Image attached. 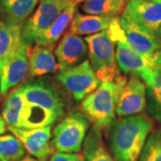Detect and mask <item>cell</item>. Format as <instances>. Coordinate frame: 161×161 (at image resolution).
I'll return each instance as SVG.
<instances>
[{"instance_id":"cell-1","label":"cell","mask_w":161,"mask_h":161,"mask_svg":"<svg viewBox=\"0 0 161 161\" xmlns=\"http://www.w3.org/2000/svg\"><path fill=\"white\" fill-rule=\"evenodd\" d=\"M154 123L146 115L124 116L109 127V145L115 161H138Z\"/></svg>"},{"instance_id":"cell-2","label":"cell","mask_w":161,"mask_h":161,"mask_svg":"<svg viewBox=\"0 0 161 161\" xmlns=\"http://www.w3.org/2000/svg\"><path fill=\"white\" fill-rule=\"evenodd\" d=\"M126 78L115 81H100L98 87L81 103L83 115L100 130L109 128L115 118V108Z\"/></svg>"},{"instance_id":"cell-3","label":"cell","mask_w":161,"mask_h":161,"mask_svg":"<svg viewBox=\"0 0 161 161\" xmlns=\"http://www.w3.org/2000/svg\"><path fill=\"white\" fill-rule=\"evenodd\" d=\"M88 47L89 61L100 81H115L122 79L115 59V43L107 31L84 38Z\"/></svg>"},{"instance_id":"cell-4","label":"cell","mask_w":161,"mask_h":161,"mask_svg":"<svg viewBox=\"0 0 161 161\" xmlns=\"http://www.w3.org/2000/svg\"><path fill=\"white\" fill-rule=\"evenodd\" d=\"M90 128V120L79 112H71L54 128L51 144L57 152L78 153Z\"/></svg>"},{"instance_id":"cell-5","label":"cell","mask_w":161,"mask_h":161,"mask_svg":"<svg viewBox=\"0 0 161 161\" xmlns=\"http://www.w3.org/2000/svg\"><path fill=\"white\" fill-rule=\"evenodd\" d=\"M31 44L24 40L8 56L0 61V92L6 94L29 75V55Z\"/></svg>"},{"instance_id":"cell-6","label":"cell","mask_w":161,"mask_h":161,"mask_svg":"<svg viewBox=\"0 0 161 161\" xmlns=\"http://www.w3.org/2000/svg\"><path fill=\"white\" fill-rule=\"evenodd\" d=\"M119 21L128 45L139 54L151 58L156 66H161V39L158 35L142 28L124 14Z\"/></svg>"},{"instance_id":"cell-7","label":"cell","mask_w":161,"mask_h":161,"mask_svg":"<svg viewBox=\"0 0 161 161\" xmlns=\"http://www.w3.org/2000/svg\"><path fill=\"white\" fill-rule=\"evenodd\" d=\"M57 79L76 101L84 99L100 84L89 60H84L69 69L60 71Z\"/></svg>"},{"instance_id":"cell-8","label":"cell","mask_w":161,"mask_h":161,"mask_svg":"<svg viewBox=\"0 0 161 161\" xmlns=\"http://www.w3.org/2000/svg\"><path fill=\"white\" fill-rule=\"evenodd\" d=\"M70 5L71 3L65 0H40L37 9L22 25L23 39L33 44L38 36L47 29Z\"/></svg>"},{"instance_id":"cell-9","label":"cell","mask_w":161,"mask_h":161,"mask_svg":"<svg viewBox=\"0 0 161 161\" xmlns=\"http://www.w3.org/2000/svg\"><path fill=\"white\" fill-rule=\"evenodd\" d=\"M24 103L42 107L53 112L60 118L64 113V103L61 95L53 87L41 80L24 83L18 88Z\"/></svg>"},{"instance_id":"cell-10","label":"cell","mask_w":161,"mask_h":161,"mask_svg":"<svg viewBox=\"0 0 161 161\" xmlns=\"http://www.w3.org/2000/svg\"><path fill=\"white\" fill-rule=\"evenodd\" d=\"M147 107V89L138 75H132L121 90L115 114L120 116L138 115Z\"/></svg>"},{"instance_id":"cell-11","label":"cell","mask_w":161,"mask_h":161,"mask_svg":"<svg viewBox=\"0 0 161 161\" xmlns=\"http://www.w3.org/2000/svg\"><path fill=\"white\" fill-rule=\"evenodd\" d=\"M51 128L52 126L35 129L8 127V130L21 141L30 155L40 159H47L54 152Z\"/></svg>"},{"instance_id":"cell-12","label":"cell","mask_w":161,"mask_h":161,"mask_svg":"<svg viewBox=\"0 0 161 161\" xmlns=\"http://www.w3.org/2000/svg\"><path fill=\"white\" fill-rule=\"evenodd\" d=\"M122 14L142 28L157 33L161 26V3L150 0H128Z\"/></svg>"},{"instance_id":"cell-13","label":"cell","mask_w":161,"mask_h":161,"mask_svg":"<svg viewBox=\"0 0 161 161\" xmlns=\"http://www.w3.org/2000/svg\"><path fill=\"white\" fill-rule=\"evenodd\" d=\"M87 53L88 47L84 39L79 35L66 31L55 51L58 70L64 71L78 65L84 61Z\"/></svg>"},{"instance_id":"cell-14","label":"cell","mask_w":161,"mask_h":161,"mask_svg":"<svg viewBox=\"0 0 161 161\" xmlns=\"http://www.w3.org/2000/svg\"><path fill=\"white\" fill-rule=\"evenodd\" d=\"M115 59L119 69L123 73L138 76L151 66H156L151 58L144 57L133 50L126 40L116 42Z\"/></svg>"},{"instance_id":"cell-15","label":"cell","mask_w":161,"mask_h":161,"mask_svg":"<svg viewBox=\"0 0 161 161\" xmlns=\"http://www.w3.org/2000/svg\"><path fill=\"white\" fill-rule=\"evenodd\" d=\"M40 0H1L0 21L10 25H22L32 14Z\"/></svg>"},{"instance_id":"cell-16","label":"cell","mask_w":161,"mask_h":161,"mask_svg":"<svg viewBox=\"0 0 161 161\" xmlns=\"http://www.w3.org/2000/svg\"><path fill=\"white\" fill-rule=\"evenodd\" d=\"M76 14V5L71 4L64 10L51 25L40 33L35 40L34 44L38 46L53 47L63 36L70 26Z\"/></svg>"},{"instance_id":"cell-17","label":"cell","mask_w":161,"mask_h":161,"mask_svg":"<svg viewBox=\"0 0 161 161\" xmlns=\"http://www.w3.org/2000/svg\"><path fill=\"white\" fill-rule=\"evenodd\" d=\"M139 76L146 85L150 115L161 123V66H151Z\"/></svg>"},{"instance_id":"cell-18","label":"cell","mask_w":161,"mask_h":161,"mask_svg":"<svg viewBox=\"0 0 161 161\" xmlns=\"http://www.w3.org/2000/svg\"><path fill=\"white\" fill-rule=\"evenodd\" d=\"M52 48L38 45L31 48L29 55L30 76H42L58 70V61Z\"/></svg>"},{"instance_id":"cell-19","label":"cell","mask_w":161,"mask_h":161,"mask_svg":"<svg viewBox=\"0 0 161 161\" xmlns=\"http://www.w3.org/2000/svg\"><path fill=\"white\" fill-rule=\"evenodd\" d=\"M60 117L42 107L24 103L18 128L35 129L52 126Z\"/></svg>"},{"instance_id":"cell-20","label":"cell","mask_w":161,"mask_h":161,"mask_svg":"<svg viewBox=\"0 0 161 161\" xmlns=\"http://www.w3.org/2000/svg\"><path fill=\"white\" fill-rule=\"evenodd\" d=\"M116 17H107L76 13L70 24V32L76 35H93L109 28L112 21Z\"/></svg>"},{"instance_id":"cell-21","label":"cell","mask_w":161,"mask_h":161,"mask_svg":"<svg viewBox=\"0 0 161 161\" xmlns=\"http://www.w3.org/2000/svg\"><path fill=\"white\" fill-rule=\"evenodd\" d=\"M82 155L86 161H115L104 144L102 130L95 125L87 133L82 145Z\"/></svg>"},{"instance_id":"cell-22","label":"cell","mask_w":161,"mask_h":161,"mask_svg":"<svg viewBox=\"0 0 161 161\" xmlns=\"http://www.w3.org/2000/svg\"><path fill=\"white\" fill-rule=\"evenodd\" d=\"M128 0H85L81 10L87 14L107 17H118L123 13Z\"/></svg>"},{"instance_id":"cell-23","label":"cell","mask_w":161,"mask_h":161,"mask_svg":"<svg viewBox=\"0 0 161 161\" xmlns=\"http://www.w3.org/2000/svg\"><path fill=\"white\" fill-rule=\"evenodd\" d=\"M22 25H10L0 21V61L24 40L22 34Z\"/></svg>"},{"instance_id":"cell-24","label":"cell","mask_w":161,"mask_h":161,"mask_svg":"<svg viewBox=\"0 0 161 161\" xmlns=\"http://www.w3.org/2000/svg\"><path fill=\"white\" fill-rule=\"evenodd\" d=\"M24 106V99L19 89H15L9 94L6 98L4 109L2 112V118L8 127H19L21 115Z\"/></svg>"},{"instance_id":"cell-25","label":"cell","mask_w":161,"mask_h":161,"mask_svg":"<svg viewBox=\"0 0 161 161\" xmlns=\"http://www.w3.org/2000/svg\"><path fill=\"white\" fill-rule=\"evenodd\" d=\"M25 151L21 141L13 133L0 135V161H19Z\"/></svg>"},{"instance_id":"cell-26","label":"cell","mask_w":161,"mask_h":161,"mask_svg":"<svg viewBox=\"0 0 161 161\" xmlns=\"http://www.w3.org/2000/svg\"><path fill=\"white\" fill-rule=\"evenodd\" d=\"M138 161H161V127L151 132Z\"/></svg>"},{"instance_id":"cell-27","label":"cell","mask_w":161,"mask_h":161,"mask_svg":"<svg viewBox=\"0 0 161 161\" xmlns=\"http://www.w3.org/2000/svg\"><path fill=\"white\" fill-rule=\"evenodd\" d=\"M49 161H86L83 155L79 153L57 152L51 156Z\"/></svg>"},{"instance_id":"cell-28","label":"cell","mask_w":161,"mask_h":161,"mask_svg":"<svg viewBox=\"0 0 161 161\" xmlns=\"http://www.w3.org/2000/svg\"><path fill=\"white\" fill-rule=\"evenodd\" d=\"M19 161H47V159H40V158H34L31 155H25L23 157L22 159H20Z\"/></svg>"},{"instance_id":"cell-29","label":"cell","mask_w":161,"mask_h":161,"mask_svg":"<svg viewBox=\"0 0 161 161\" xmlns=\"http://www.w3.org/2000/svg\"><path fill=\"white\" fill-rule=\"evenodd\" d=\"M6 131V125L5 121L3 120L2 116H0V135L4 134Z\"/></svg>"},{"instance_id":"cell-30","label":"cell","mask_w":161,"mask_h":161,"mask_svg":"<svg viewBox=\"0 0 161 161\" xmlns=\"http://www.w3.org/2000/svg\"><path fill=\"white\" fill-rule=\"evenodd\" d=\"M65 1H67V2H69L71 4H74V5H76V6H77L78 4L84 2L85 0H65Z\"/></svg>"},{"instance_id":"cell-31","label":"cell","mask_w":161,"mask_h":161,"mask_svg":"<svg viewBox=\"0 0 161 161\" xmlns=\"http://www.w3.org/2000/svg\"><path fill=\"white\" fill-rule=\"evenodd\" d=\"M157 34L158 35V37H159V38H160V39H161V26H160V28L158 29V31Z\"/></svg>"},{"instance_id":"cell-32","label":"cell","mask_w":161,"mask_h":161,"mask_svg":"<svg viewBox=\"0 0 161 161\" xmlns=\"http://www.w3.org/2000/svg\"><path fill=\"white\" fill-rule=\"evenodd\" d=\"M150 1H153L156 3H161V0H150Z\"/></svg>"},{"instance_id":"cell-33","label":"cell","mask_w":161,"mask_h":161,"mask_svg":"<svg viewBox=\"0 0 161 161\" xmlns=\"http://www.w3.org/2000/svg\"><path fill=\"white\" fill-rule=\"evenodd\" d=\"M0 1H1V0H0Z\"/></svg>"}]
</instances>
